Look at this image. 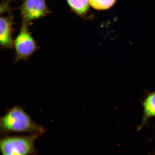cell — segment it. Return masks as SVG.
<instances>
[{
  "label": "cell",
  "instance_id": "1",
  "mask_svg": "<svg viewBox=\"0 0 155 155\" xmlns=\"http://www.w3.org/2000/svg\"><path fill=\"white\" fill-rule=\"evenodd\" d=\"M45 131L44 127L35 123L20 106L14 107L0 117V137L14 133L41 135Z\"/></svg>",
  "mask_w": 155,
  "mask_h": 155
},
{
  "label": "cell",
  "instance_id": "2",
  "mask_svg": "<svg viewBox=\"0 0 155 155\" xmlns=\"http://www.w3.org/2000/svg\"><path fill=\"white\" fill-rule=\"evenodd\" d=\"M40 135L31 134L26 136L0 137L2 155H35V142Z\"/></svg>",
  "mask_w": 155,
  "mask_h": 155
},
{
  "label": "cell",
  "instance_id": "3",
  "mask_svg": "<svg viewBox=\"0 0 155 155\" xmlns=\"http://www.w3.org/2000/svg\"><path fill=\"white\" fill-rule=\"evenodd\" d=\"M28 26V24L23 23L20 32L14 41L16 62L28 59L38 49L37 44L29 32Z\"/></svg>",
  "mask_w": 155,
  "mask_h": 155
},
{
  "label": "cell",
  "instance_id": "4",
  "mask_svg": "<svg viewBox=\"0 0 155 155\" xmlns=\"http://www.w3.org/2000/svg\"><path fill=\"white\" fill-rule=\"evenodd\" d=\"M50 13L45 0H24L20 8L23 23L28 24Z\"/></svg>",
  "mask_w": 155,
  "mask_h": 155
},
{
  "label": "cell",
  "instance_id": "5",
  "mask_svg": "<svg viewBox=\"0 0 155 155\" xmlns=\"http://www.w3.org/2000/svg\"><path fill=\"white\" fill-rule=\"evenodd\" d=\"M13 17L12 15L0 17V46L11 49L14 40L12 36Z\"/></svg>",
  "mask_w": 155,
  "mask_h": 155
},
{
  "label": "cell",
  "instance_id": "6",
  "mask_svg": "<svg viewBox=\"0 0 155 155\" xmlns=\"http://www.w3.org/2000/svg\"><path fill=\"white\" fill-rule=\"evenodd\" d=\"M143 115L142 123L138 127L139 131L147 125L150 118L155 117V92L149 93L142 102Z\"/></svg>",
  "mask_w": 155,
  "mask_h": 155
},
{
  "label": "cell",
  "instance_id": "7",
  "mask_svg": "<svg viewBox=\"0 0 155 155\" xmlns=\"http://www.w3.org/2000/svg\"><path fill=\"white\" fill-rule=\"evenodd\" d=\"M70 7L77 14L83 15L86 14L89 9L88 0H67Z\"/></svg>",
  "mask_w": 155,
  "mask_h": 155
},
{
  "label": "cell",
  "instance_id": "8",
  "mask_svg": "<svg viewBox=\"0 0 155 155\" xmlns=\"http://www.w3.org/2000/svg\"><path fill=\"white\" fill-rule=\"evenodd\" d=\"M91 5L98 10L108 9L115 3L116 0H88Z\"/></svg>",
  "mask_w": 155,
  "mask_h": 155
},
{
  "label": "cell",
  "instance_id": "9",
  "mask_svg": "<svg viewBox=\"0 0 155 155\" xmlns=\"http://www.w3.org/2000/svg\"><path fill=\"white\" fill-rule=\"evenodd\" d=\"M11 1V0H7L5 2L0 4V15L10 10V3Z\"/></svg>",
  "mask_w": 155,
  "mask_h": 155
}]
</instances>
